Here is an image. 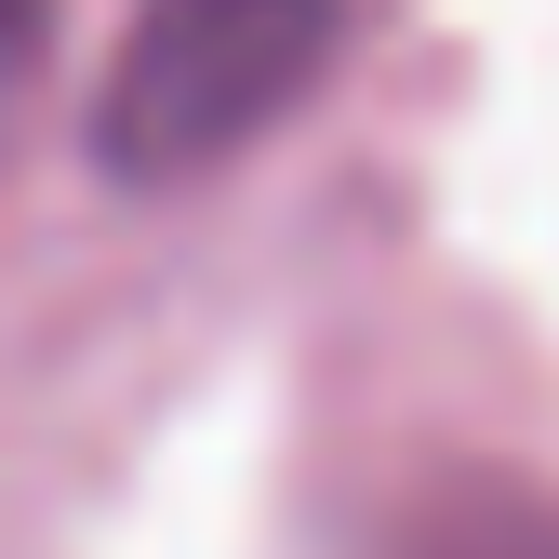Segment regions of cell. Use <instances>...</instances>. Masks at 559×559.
<instances>
[{
	"mask_svg": "<svg viewBox=\"0 0 559 559\" xmlns=\"http://www.w3.org/2000/svg\"><path fill=\"white\" fill-rule=\"evenodd\" d=\"M333 53H346V0H147L107 53L94 160L120 187H187L240 160L266 120H294Z\"/></svg>",
	"mask_w": 559,
	"mask_h": 559,
	"instance_id": "6da1fadb",
	"label": "cell"
},
{
	"mask_svg": "<svg viewBox=\"0 0 559 559\" xmlns=\"http://www.w3.org/2000/svg\"><path fill=\"white\" fill-rule=\"evenodd\" d=\"M40 27H53V0H0V94L27 81V53H40Z\"/></svg>",
	"mask_w": 559,
	"mask_h": 559,
	"instance_id": "3957f363",
	"label": "cell"
},
{
	"mask_svg": "<svg viewBox=\"0 0 559 559\" xmlns=\"http://www.w3.org/2000/svg\"><path fill=\"white\" fill-rule=\"evenodd\" d=\"M386 559H559V507L520 493V479H453L400 520Z\"/></svg>",
	"mask_w": 559,
	"mask_h": 559,
	"instance_id": "7a4b0ae2",
	"label": "cell"
}]
</instances>
